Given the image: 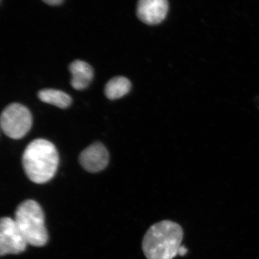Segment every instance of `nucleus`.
Returning a JSON list of instances; mask_svg holds the SVG:
<instances>
[{"label":"nucleus","instance_id":"nucleus-1","mask_svg":"<svg viewBox=\"0 0 259 259\" xmlns=\"http://www.w3.org/2000/svg\"><path fill=\"white\" fill-rule=\"evenodd\" d=\"M183 229L176 222L163 220L152 225L146 232L142 247L147 259H173L179 254Z\"/></svg>","mask_w":259,"mask_h":259},{"label":"nucleus","instance_id":"nucleus-2","mask_svg":"<svg viewBox=\"0 0 259 259\" xmlns=\"http://www.w3.org/2000/svg\"><path fill=\"white\" fill-rule=\"evenodd\" d=\"M59 156L55 145L44 139L32 141L25 148L22 164L27 176L32 182L44 184L56 174Z\"/></svg>","mask_w":259,"mask_h":259},{"label":"nucleus","instance_id":"nucleus-3","mask_svg":"<svg viewBox=\"0 0 259 259\" xmlns=\"http://www.w3.org/2000/svg\"><path fill=\"white\" fill-rule=\"evenodd\" d=\"M15 221L28 244L42 247L47 244L48 234L41 207L33 200H27L18 206Z\"/></svg>","mask_w":259,"mask_h":259},{"label":"nucleus","instance_id":"nucleus-4","mask_svg":"<svg viewBox=\"0 0 259 259\" xmlns=\"http://www.w3.org/2000/svg\"><path fill=\"white\" fill-rule=\"evenodd\" d=\"M32 115L27 107L14 103L8 105L1 116L2 131L8 137L19 139L25 137L32 126Z\"/></svg>","mask_w":259,"mask_h":259},{"label":"nucleus","instance_id":"nucleus-5","mask_svg":"<svg viewBox=\"0 0 259 259\" xmlns=\"http://www.w3.org/2000/svg\"><path fill=\"white\" fill-rule=\"evenodd\" d=\"M28 243L15 220L3 218L0 222V254H16L24 252Z\"/></svg>","mask_w":259,"mask_h":259},{"label":"nucleus","instance_id":"nucleus-6","mask_svg":"<svg viewBox=\"0 0 259 259\" xmlns=\"http://www.w3.org/2000/svg\"><path fill=\"white\" fill-rule=\"evenodd\" d=\"M169 9L167 0H139L138 17L144 23L154 25L164 20Z\"/></svg>","mask_w":259,"mask_h":259},{"label":"nucleus","instance_id":"nucleus-7","mask_svg":"<svg viewBox=\"0 0 259 259\" xmlns=\"http://www.w3.org/2000/svg\"><path fill=\"white\" fill-rule=\"evenodd\" d=\"M79 161L89 172H99L104 169L109 163L108 151L101 143L93 144L81 153Z\"/></svg>","mask_w":259,"mask_h":259},{"label":"nucleus","instance_id":"nucleus-8","mask_svg":"<svg viewBox=\"0 0 259 259\" xmlns=\"http://www.w3.org/2000/svg\"><path fill=\"white\" fill-rule=\"evenodd\" d=\"M72 74L70 83L74 89L82 90L88 87L94 77V71L90 65L83 61L75 60L69 65Z\"/></svg>","mask_w":259,"mask_h":259},{"label":"nucleus","instance_id":"nucleus-9","mask_svg":"<svg viewBox=\"0 0 259 259\" xmlns=\"http://www.w3.org/2000/svg\"><path fill=\"white\" fill-rule=\"evenodd\" d=\"M131 88V81L125 77H114L106 83L105 96L109 100L119 99L127 95Z\"/></svg>","mask_w":259,"mask_h":259},{"label":"nucleus","instance_id":"nucleus-10","mask_svg":"<svg viewBox=\"0 0 259 259\" xmlns=\"http://www.w3.org/2000/svg\"><path fill=\"white\" fill-rule=\"evenodd\" d=\"M38 97L41 102L66 109L72 103V99L67 93L55 89H44L38 93Z\"/></svg>","mask_w":259,"mask_h":259},{"label":"nucleus","instance_id":"nucleus-11","mask_svg":"<svg viewBox=\"0 0 259 259\" xmlns=\"http://www.w3.org/2000/svg\"><path fill=\"white\" fill-rule=\"evenodd\" d=\"M46 4L50 6H58L64 2V0H42Z\"/></svg>","mask_w":259,"mask_h":259}]
</instances>
